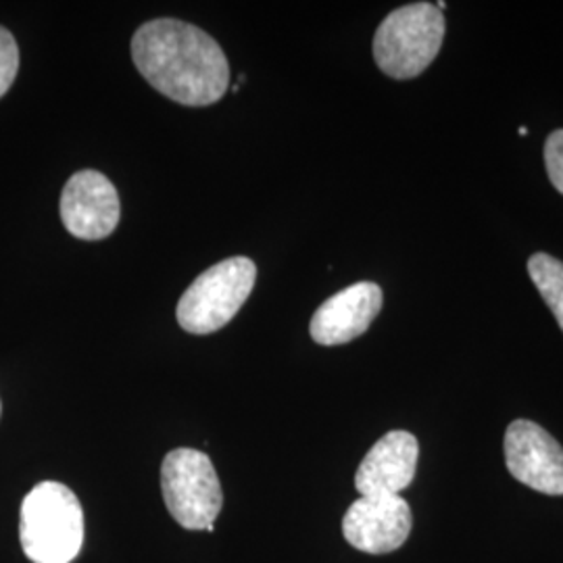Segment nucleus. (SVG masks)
Instances as JSON below:
<instances>
[{
  "mask_svg": "<svg viewBox=\"0 0 563 563\" xmlns=\"http://www.w3.org/2000/svg\"><path fill=\"white\" fill-rule=\"evenodd\" d=\"M132 59L157 92L186 107L213 104L230 86L222 46L186 21L142 23L132 38Z\"/></svg>",
  "mask_w": 563,
  "mask_h": 563,
  "instance_id": "f257e3e1",
  "label": "nucleus"
},
{
  "mask_svg": "<svg viewBox=\"0 0 563 563\" xmlns=\"http://www.w3.org/2000/svg\"><path fill=\"white\" fill-rule=\"evenodd\" d=\"M21 547L34 563H71L84 543V511L65 484L41 483L21 504Z\"/></svg>",
  "mask_w": 563,
  "mask_h": 563,
  "instance_id": "f03ea898",
  "label": "nucleus"
},
{
  "mask_svg": "<svg viewBox=\"0 0 563 563\" xmlns=\"http://www.w3.org/2000/svg\"><path fill=\"white\" fill-rule=\"evenodd\" d=\"M443 11L432 2H411L393 11L374 36V59L388 78L411 80L437 59L443 46Z\"/></svg>",
  "mask_w": 563,
  "mask_h": 563,
  "instance_id": "7ed1b4c3",
  "label": "nucleus"
},
{
  "mask_svg": "<svg viewBox=\"0 0 563 563\" xmlns=\"http://www.w3.org/2000/svg\"><path fill=\"white\" fill-rule=\"evenodd\" d=\"M257 265L249 257H230L202 272L181 295L176 316L190 334H211L234 320L255 288Z\"/></svg>",
  "mask_w": 563,
  "mask_h": 563,
  "instance_id": "20e7f679",
  "label": "nucleus"
},
{
  "mask_svg": "<svg viewBox=\"0 0 563 563\" xmlns=\"http://www.w3.org/2000/svg\"><path fill=\"white\" fill-rule=\"evenodd\" d=\"M163 499L169 516L186 530H209L222 511L223 493L209 455L174 449L162 465Z\"/></svg>",
  "mask_w": 563,
  "mask_h": 563,
  "instance_id": "39448f33",
  "label": "nucleus"
},
{
  "mask_svg": "<svg viewBox=\"0 0 563 563\" xmlns=\"http://www.w3.org/2000/svg\"><path fill=\"white\" fill-rule=\"evenodd\" d=\"M118 188L95 169L76 172L60 195V220L67 232L80 241H101L120 223Z\"/></svg>",
  "mask_w": 563,
  "mask_h": 563,
  "instance_id": "423d86ee",
  "label": "nucleus"
},
{
  "mask_svg": "<svg viewBox=\"0 0 563 563\" xmlns=\"http://www.w3.org/2000/svg\"><path fill=\"white\" fill-rule=\"evenodd\" d=\"M505 463L509 474L544 495H563V449L544 428L516 420L505 432Z\"/></svg>",
  "mask_w": 563,
  "mask_h": 563,
  "instance_id": "0eeeda50",
  "label": "nucleus"
},
{
  "mask_svg": "<svg viewBox=\"0 0 563 563\" xmlns=\"http://www.w3.org/2000/svg\"><path fill=\"white\" fill-rule=\"evenodd\" d=\"M411 507L402 497H360L342 520L346 543L369 555L401 549L411 532Z\"/></svg>",
  "mask_w": 563,
  "mask_h": 563,
  "instance_id": "6e6552de",
  "label": "nucleus"
},
{
  "mask_svg": "<svg viewBox=\"0 0 563 563\" xmlns=\"http://www.w3.org/2000/svg\"><path fill=\"white\" fill-rule=\"evenodd\" d=\"M383 288L374 282H357L330 297L311 318V339L336 346L360 339L383 309Z\"/></svg>",
  "mask_w": 563,
  "mask_h": 563,
  "instance_id": "1a4fd4ad",
  "label": "nucleus"
},
{
  "mask_svg": "<svg viewBox=\"0 0 563 563\" xmlns=\"http://www.w3.org/2000/svg\"><path fill=\"white\" fill-rule=\"evenodd\" d=\"M420 444L411 432L393 430L374 444L355 474L362 497H397L413 483Z\"/></svg>",
  "mask_w": 563,
  "mask_h": 563,
  "instance_id": "9d476101",
  "label": "nucleus"
},
{
  "mask_svg": "<svg viewBox=\"0 0 563 563\" xmlns=\"http://www.w3.org/2000/svg\"><path fill=\"white\" fill-rule=\"evenodd\" d=\"M528 274L563 332V262L547 253H537L528 260Z\"/></svg>",
  "mask_w": 563,
  "mask_h": 563,
  "instance_id": "9b49d317",
  "label": "nucleus"
},
{
  "mask_svg": "<svg viewBox=\"0 0 563 563\" xmlns=\"http://www.w3.org/2000/svg\"><path fill=\"white\" fill-rule=\"evenodd\" d=\"M20 71V46L13 34L0 25V99L13 86Z\"/></svg>",
  "mask_w": 563,
  "mask_h": 563,
  "instance_id": "f8f14e48",
  "label": "nucleus"
},
{
  "mask_svg": "<svg viewBox=\"0 0 563 563\" xmlns=\"http://www.w3.org/2000/svg\"><path fill=\"white\" fill-rule=\"evenodd\" d=\"M544 165L551 184L563 195V130H555L544 142Z\"/></svg>",
  "mask_w": 563,
  "mask_h": 563,
  "instance_id": "ddd939ff",
  "label": "nucleus"
},
{
  "mask_svg": "<svg viewBox=\"0 0 563 563\" xmlns=\"http://www.w3.org/2000/svg\"><path fill=\"white\" fill-rule=\"evenodd\" d=\"M0 409H2V407H0Z\"/></svg>",
  "mask_w": 563,
  "mask_h": 563,
  "instance_id": "4468645a",
  "label": "nucleus"
}]
</instances>
